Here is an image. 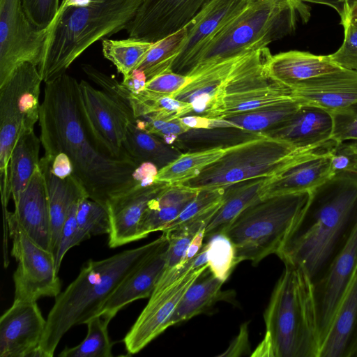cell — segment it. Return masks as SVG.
Wrapping results in <instances>:
<instances>
[{"instance_id":"1","label":"cell","mask_w":357,"mask_h":357,"mask_svg":"<svg viewBox=\"0 0 357 357\" xmlns=\"http://www.w3.org/2000/svg\"><path fill=\"white\" fill-rule=\"evenodd\" d=\"M78 86L66 73L45 83L39 113L40 139L44 155L66 153L88 197L107 206L132 186V174L139 164L111 158L97 149L80 116Z\"/></svg>"},{"instance_id":"2","label":"cell","mask_w":357,"mask_h":357,"mask_svg":"<svg viewBox=\"0 0 357 357\" xmlns=\"http://www.w3.org/2000/svg\"><path fill=\"white\" fill-rule=\"evenodd\" d=\"M357 218V176L337 174L317 187L294 233L277 255L314 281L323 272Z\"/></svg>"},{"instance_id":"3","label":"cell","mask_w":357,"mask_h":357,"mask_svg":"<svg viewBox=\"0 0 357 357\" xmlns=\"http://www.w3.org/2000/svg\"><path fill=\"white\" fill-rule=\"evenodd\" d=\"M167 240L164 233L140 247L101 260H89L77 278L55 299L35 356L52 357L65 333L98 315L119 283Z\"/></svg>"},{"instance_id":"4","label":"cell","mask_w":357,"mask_h":357,"mask_svg":"<svg viewBox=\"0 0 357 357\" xmlns=\"http://www.w3.org/2000/svg\"><path fill=\"white\" fill-rule=\"evenodd\" d=\"M142 0H63L49 26L42 61L43 82L63 74L95 42L126 29Z\"/></svg>"},{"instance_id":"5","label":"cell","mask_w":357,"mask_h":357,"mask_svg":"<svg viewBox=\"0 0 357 357\" xmlns=\"http://www.w3.org/2000/svg\"><path fill=\"white\" fill-rule=\"evenodd\" d=\"M284 266L264 313V337L251 356L319 357L314 281L300 267Z\"/></svg>"},{"instance_id":"6","label":"cell","mask_w":357,"mask_h":357,"mask_svg":"<svg viewBox=\"0 0 357 357\" xmlns=\"http://www.w3.org/2000/svg\"><path fill=\"white\" fill-rule=\"evenodd\" d=\"M310 17V8L303 0H252L201 51L188 76L213 63L266 47L293 33L298 20L306 23Z\"/></svg>"},{"instance_id":"7","label":"cell","mask_w":357,"mask_h":357,"mask_svg":"<svg viewBox=\"0 0 357 357\" xmlns=\"http://www.w3.org/2000/svg\"><path fill=\"white\" fill-rule=\"evenodd\" d=\"M312 191L261 199L242 211L225 233L232 241L238 264H257L278 255L296 229Z\"/></svg>"},{"instance_id":"8","label":"cell","mask_w":357,"mask_h":357,"mask_svg":"<svg viewBox=\"0 0 357 357\" xmlns=\"http://www.w3.org/2000/svg\"><path fill=\"white\" fill-rule=\"evenodd\" d=\"M310 150L261 136L231 146L197 176L182 184L197 190L226 189L243 181L272 177Z\"/></svg>"},{"instance_id":"9","label":"cell","mask_w":357,"mask_h":357,"mask_svg":"<svg viewBox=\"0 0 357 357\" xmlns=\"http://www.w3.org/2000/svg\"><path fill=\"white\" fill-rule=\"evenodd\" d=\"M42 82L38 66L26 62L0 86V188L3 202L11 197L9 162L14 146L22 134L34 130L39 120Z\"/></svg>"},{"instance_id":"10","label":"cell","mask_w":357,"mask_h":357,"mask_svg":"<svg viewBox=\"0 0 357 357\" xmlns=\"http://www.w3.org/2000/svg\"><path fill=\"white\" fill-rule=\"evenodd\" d=\"M271 56L266 47L248 53L239 60L227 82L217 119L295 100L292 89L269 75L268 63Z\"/></svg>"},{"instance_id":"11","label":"cell","mask_w":357,"mask_h":357,"mask_svg":"<svg viewBox=\"0 0 357 357\" xmlns=\"http://www.w3.org/2000/svg\"><path fill=\"white\" fill-rule=\"evenodd\" d=\"M4 235L12 241L11 255L17 268L13 273L14 300L37 301L42 297H56L61 281L54 254L40 247L24 231L13 212L3 218Z\"/></svg>"},{"instance_id":"12","label":"cell","mask_w":357,"mask_h":357,"mask_svg":"<svg viewBox=\"0 0 357 357\" xmlns=\"http://www.w3.org/2000/svg\"><path fill=\"white\" fill-rule=\"evenodd\" d=\"M78 105L85 129L97 149L113 158L131 159L124 148L131 121L123 107L84 80L79 82Z\"/></svg>"},{"instance_id":"13","label":"cell","mask_w":357,"mask_h":357,"mask_svg":"<svg viewBox=\"0 0 357 357\" xmlns=\"http://www.w3.org/2000/svg\"><path fill=\"white\" fill-rule=\"evenodd\" d=\"M48 31L30 22L22 0H0V86L20 65H40Z\"/></svg>"},{"instance_id":"14","label":"cell","mask_w":357,"mask_h":357,"mask_svg":"<svg viewBox=\"0 0 357 357\" xmlns=\"http://www.w3.org/2000/svg\"><path fill=\"white\" fill-rule=\"evenodd\" d=\"M356 266L357 218L323 272L314 280L321 344Z\"/></svg>"},{"instance_id":"15","label":"cell","mask_w":357,"mask_h":357,"mask_svg":"<svg viewBox=\"0 0 357 357\" xmlns=\"http://www.w3.org/2000/svg\"><path fill=\"white\" fill-rule=\"evenodd\" d=\"M211 0H142L126 29L130 38L155 43L185 27Z\"/></svg>"},{"instance_id":"16","label":"cell","mask_w":357,"mask_h":357,"mask_svg":"<svg viewBox=\"0 0 357 357\" xmlns=\"http://www.w3.org/2000/svg\"><path fill=\"white\" fill-rule=\"evenodd\" d=\"M207 268L208 264L193 268L175 283L150 296L148 303L123 339L129 354L139 352L168 328V321L181 298Z\"/></svg>"},{"instance_id":"17","label":"cell","mask_w":357,"mask_h":357,"mask_svg":"<svg viewBox=\"0 0 357 357\" xmlns=\"http://www.w3.org/2000/svg\"><path fill=\"white\" fill-rule=\"evenodd\" d=\"M252 0H211L185 26L186 36L172 68L188 75L192 65L205 46Z\"/></svg>"},{"instance_id":"18","label":"cell","mask_w":357,"mask_h":357,"mask_svg":"<svg viewBox=\"0 0 357 357\" xmlns=\"http://www.w3.org/2000/svg\"><path fill=\"white\" fill-rule=\"evenodd\" d=\"M45 326L36 301L14 300L0 318V356L35 357Z\"/></svg>"},{"instance_id":"19","label":"cell","mask_w":357,"mask_h":357,"mask_svg":"<svg viewBox=\"0 0 357 357\" xmlns=\"http://www.w3.org/2000/svg\"><path fill=\"white\" fill-rule=\"evenodd\" d=\"M244 55L213 63L195 71L189 75L188 83L171 97L190 104L192 110L189 115L217 119L229 79Z\"/></svg>"},{"instance_id":"20","label":"cell","mask_w":357,"mask_h":357,"mask_svg":"<svg viewBox=\"0 0 357 357\" xmlns=\"http://www.w3.org/2000/svg\"><path fill=\"white\" fill-rule=\"evenodd\" d=\"M329 143L308 151L278 174L266 178L260 192L261 199L269 197L312 191L331 178Z\"/></svg>"},{"instance_id":"21","label":"cell","mask_w":357,"mask_h":357,"mask_svg":"<svg viewBox=\"0 0 357 357\" xmlns=\"http://www.w3.org/2000/svg\"><path fill=\"white\" fill-rule=\"evenodd\" d=\"M294 98L333 112L357 102V71L340 66L292 89Z\"/></svg>"},{"instance_id":"22","label":"cell","mask_w":357,"mask_h":357,"mask_svg":"<svg viewBox=\"0 0 357 357\" xmlns=\"http://www.w3.org/2000/svg\"><path fill=\"white\" fill-rule=\"evenodd\" d=\"M167 248V238L119 283L105 301L98 314L111 321L128 304L150 298L165 271Z\"/></svg>"},{"instance_id":"23","label":"cell","mask_w":357,"mask_h":357,"mask_svg":"<svg viewBox=\"0 0 357 357\" xmlns=\"http://www.w3.org/2000/svg\"><path fill=\"white\" fill-rule=\"evenodd\" d=\"M167 184L156 182L150 186H140L133 183L128 190L107 203L111 224L109 248L139 240V226L148 204Z\"/></svg>"},{"instance_id":"24","label":"cell","mask_w":357,"mask_h":357,"mask_svg":"<svg viewBox=\"0 0 357 357\" xmlns=\"http://www.w3.org/2000/svg\"><path fill=\"white\" fill-rule=\"evenodd\" d=\"M333 129L330 112L301 104L291 118L263 135L285 142L299 150H309L329 143Z\"/></svg>"},{"instance_id":"25","label":"cell","mask_w":357,"mask_h":357,"mask_svg":"<svg viewBox=\"0 0 357 357\" xmlns=\"http://www.w3.org/2000/svg\"><path fill=\"white\" fill-rule=\"evenodd\" d=\"M13 212L24 231L40 247L51 252V219L45 181L40 166L14 203Z\"/></svg>"},{"instance_id":"26","label":"cell","mask_w":357,"mask_h":357,"mask_svg":"<svg viewBox=\"0 0 357 357\" xmlns=\"http://www.w3.org/2000/svg\"><path fill=\"white\" fill-rule=\"evenodd\" d=\"M319 357H357V266L321 342Z\"/></svg>"},{"instance_id":"27","label":"cell","mask_w":357,"mask_h":357,"mask_svg":"<svg viewBox=\"0 0 357 357\" xmlns=\"http://www.w3.org/2000/svg\"><path fill=\"white\" fill-rule=\"evenodd\" d=\"M39 166L45 181L51 219V252L54 256L62 226L70 208L82 199L89 197L74 174L65 179L56 176L45 156L40 158Z\"/></svg>"},{"instance_id":"28","label":"cell","mask_w":357,"mask_h":357,"mask_svg":"<svg viewBox=\"0 0 357 357\" xmlns=\"http://www.w3.org/2000/svg\"><path fill=\"white\" fill-rule=\"evenodd\" d=\"M340 67L328 55H316L298 50L272 55L268 63L271 77L291 89Z\"/></svg>"},{"instance_id":"29","label":"cell","mask_w":357,"mask_h":357,"mask_svg":"<svg viewBox=\"0 0 357 357\" xmlns=\"http://www.w3.org/2000/svg\"><path fill=\"white\" fill-rule=\"evenodd\" d=\"M199 190L184 184H167L150 200L141 219L139 239L163 229L183 211Z\"/></svg>"},{"instance_id":"30","label":"cell","mask_w":357,"mask_h":357,"mask_svg":"<svg viewBox=\"0 0 357 357\" xmlns=\"http://www.w3.org/2000/svg\"><path fill=\"white\" fill-rule=\"evenodd\" d=\"M207 268L189 287L168 321L167 326L187 321L208 310L218 301L227 300L231 295L222 291L223 282Z\"/></svg>"},{"instance_id":"31","label":"cell","mask_w":357,"mask_h":357,"mask_svg":"<svg viewBox=\"0 0 357 357\" xmlns=\"http://www.w3.org/2000/svg\"><path fill=\"white\" fill-rule=\"evenodd\" d=\"M266 178L248 180L226 188L222 205L205 228V239L225 232L242 211L260 200V192Z\"/></svg>"},{"instance_id":"32","label":"cell","mask_w":357,"mask_h":357,"mask_svg":"<svg viewBox=\"0 0 357 357\" xmlns=\"http://www.w3.org/2000/svg\"><path fill=\"white\" fill-rule=\"evenodd\" d=\"M41 141L34 130L22 134L16 142L9 162V185L15 203L39 166Z\"/></svg>"},{"instance_id":"33","label":"cell","mask_w":357,"mask_h":357,"mask_svg":"<svg viewBox=\"0 0 357 357\" xmlns=\"http://www.w3.org/2000/svg\"><path fill=\"white\" fill-rule=\"evenodd\" d=\"M124 148L128 156L138 164L150 162L159 169L182 153L176 146L138 128L135 122H130L128 126Z\"/></svg>"},{"instance_id":"34","label":"cell","mask_w":357,"mask_h":357,"mask_svg":"<svg viewBox=\"0 0 357 357\" xmlns=\"http://www.w3.org/2000/svg\"><path fill=\"white\" fill-rule=\"evenodd\" d=\"M264 136L238 128L190 129L178 136L173 146L181 153L227 148Z\"/></svg>"},{"instance_id":"35","label":"cell","mask_w":357,"mask_h":357,"mask_svg":"<svg viewBox=\"0 0 357 357\" xmlns=\"http://www.w3.org/2000/svg\"><path fill=\"white\" fill-rule=\"evenodd\" d=\"M231 147L182 153L177 158L158 170L155 181L167 184L184 183L197 176L204 169L220 159Z\"/></svg>"},{"instance_id":"36","label":"cell","mask_w":357,"mask_h":357,"mask_svg":"<svg viewBox=\"0 0 357 357\" xmlns=\"http://www.w3.org/2000/svg\"><path fill=\"white\" fill-rule=\"evenodd\" d=\"M128 103L134 117L144 119L173 120L189 115L190 104L169 96L142 91L137 93L129 91Z\"/></svg>"},{"instance_id":"37","label":"cell","mask_w":357,"mask_h":357,"mask_svg":"<svg viewBox=\"0 0 357 357\" xmlns=\"http://www.w3.org/2000/svg\"><path fill=\"white\" fill-rule=\"evenodd\" d=\"M301 105L294 100L229 116L224 119L232 122L238 128L263 135L287 121L295 114Z\"/></svg>"},{"instance_id":"38","label":"cell","mask_w":357,"mask_h":357,"mask_svg":"<svg viewBox=\"0 0 357 357\" xmlns=\"http://www.w3.org/2000/svg\"><path fill=\"white\" fill-rule=\"evenodd\" d=\"M153 44L130 37L123 40L104 39L102 54L126 77L140 64Z\"/></svg>"},{"instance_id":"39","label":"cell","mask_w":357,"mask_h":357,"mask_svg":"<svg viewBox=\"0 0 357 357\" xmlns=\"http://www.w3.org/2000/svg\"><path fill=\"white\" fill-rule=\"evenodd\" d=\"M186 27L153 43L136 69L142 70L147 81L162 73L172 71L173 63L186 36Z\"/></svg>"},{"instance_id":"40","label":"cell","mask_w":357,"mask_h":357,"mask_svg":"<svg viewBox=\"0 0 357 357\" xmlns=\"http://www.w3.org/2000/svg\"><path fill=\"white\" fill-rule=\"evenodd\" d=\"M110 320L96 315L85 324L87 333L85 338L73 347H65L59 354L60 357H111L112 343L109 339L107 326Z\"/></svg>"},{"instance_id":"41","label":"cell","mask_w":357,"mask_h":357,"mask_svg":"<svg viewBox=\"0 0 357 357\" xmlns=\"http://www.w3.org/2000/svg\"><path fill=\"white\" fill-rule=\"evenodd\" d=\"M77 233L74 246L92 236L109 234L110 217L106 206L89 197L81 199L76 211Z\"/></svg>"},{"instance_id":"42","label":"cell","mask_w":357,"mask_h":357,"mask_svg":"<svg viewBox=\"0 0 357 357\" xmlns=\"http://www.w3.org/2000/svg\"><path fill=\"white\" fill-rule=\"evenodd\" d=\"M207 240L204 247L208 270L225 282L238 264L235 247L225 233L215 234Z\"/></svg>"},{"instance_id":"43","label":"cell","mask_w":357,"mask_h":357,"mask_svg":"<svg viewBox=\"0 0 357 357\" xmlns=\"http://www.w3.org/2000/svg\"><path fill=\"white\" fill-rule=\"evenodd\" d=\"M213 215L204 216L184 222L179 226L162 231L168 240L167 261L165 271L181 263L194 236L206 228Z\"/></svg>"},{"instance_id":"44","label":"cell","mask_w":357,"mask_h":357,"mask_svg":"<svg viewBox=\"0 0 357 357\" xmlns=\"http://www.w3.org/2000/svg\"><path fill=\"white\" fill-rule=\"evenodd\" d=\"M340 20L344 29L343 43L335 52L328 56L339 66L357 71V26L344 16Z\"/></svg>"},{"instance_id":"45","label":"cell","mask_w":357,"mask_h":357,"mask_svg":"<svg viewBox=\"0 0 357 357\" xmlns=\"http://www.w3.org/2000/svg\"><path fill=\"white\" fill-rule=\"evenodd\" d=\"M331 113L333 121L331 139L336 143H357V102Z\"/></svg>"},{"instance_id":"46","label":"cell","mask_w":357,"mask_h":357,"mask_svg":"<svg viewBox=\"0 0 357 357\" xmlns=\"http://www.w3.org/2000/svg\"><path fill=\"white\" fill-rule=\"evenodd\" d=\"M59 0H22L23 10L30 22L38 29H47L59 9Z\"/></svg>"},{"instance_id":"47","label":"cell","mask_w":357,"mask_h":357,"mask_svg":"<svg viewBox=\"0 0 357 357\" xmlns=\"http://www.w3.org/2000/svg\"><path fill=\"white\" fill-rule=\"evenodd\" d=\"M138 128L153 134L169 145H174L178 135L190 130L179 119L173 120L137 119Z\"/></svg>"},{"instance_id":"48","label":"cell","mask_w":357,"mask_h":357,"mask_svg":"<svg viewBox=\"0 0 357 357\" xmlns=\"http://www.w3.org/2000/svg\"><path fill=\"white\" fill-rule=\"evenodd\" d=\"M331 178L342 173H350L354 164L356 146L354 142H335L328 149Z\"/></svg>"},{"instance_id":"49","label":"cell","mask_w":357,"mask_h":357,"mask_svg":"<svg viewBox=\"0 0 357 357\" xmlns=\"http://www.w3.org/2000/svg\"><path fill=\"white\" fill-rule=\"evenodd\" d=\"M189 79V76L169 71L148 80L143 91L172 96L182 89Z\"/></svg>"},{"instance_id":"50","label":"cell","mask_w":357,"mask_h":357,"mask_svg":"<svg viewBox=\"0 0 357 357\" xmlns=\"http://www.w3.org/2000/svg\"><path fill=\"white\" fill-rule=\"evenodd\" d=\"M78 203L79 202L72 206L61 228L57 248L54 253L56 268L58 272L65 255L74 247L77 233L76 211Z\"/></svg>"},{"instance_id":"51","label":"cell","mask_w":357,"mask_h":357,"mask_svg":"<svg viewBox=\"0 0 357 357\" xmlns=\"http://www.w3.org/2000/svg\"><path fill=\"white\" fill-rule=\"evenodd\" d=\"M158 167L150 162L140 163L134 170L132 181L135 185L150 186L156 183L155 178L158 173Z\"/></svg>"},{"instance_id":"52","label":"cell","mask_w":357,"mask_h":357,"mask_svg":"<svg viewBox=\"0 0 357 357\" xmlns=\"http://www.w3.org/2000/svg\"><path fill=\"white\" fill-rule=\"evenodd\" d=\"M45 157L49 160L52 172L58 178L65 179L74 174L73 164L66 153L60 152Z\"/></svg>"},{"instance_id":"53","label":"cell","mask_w":357,"mask_h":357,"mask_svg":"<svg viewBox=\"0 0 357 357\" xmlns=\"http://www.w3.org/2000/svg\"><path fill=\"white\" fill-rule=\"evenodd\" d=\"M250 351L248 324L241 326L239 333L226 351L220 356H238Z\"/></svg>"},{"instance_id":"54","label":"cell","mask_w":357,"mask_h":357,"mask_svg":"<svg viewBox=\"0 0 357 357\" xmlns=\"http://www.w3.org/2000/svg\"><path fill=\"white\" fill-rule=\"evenodd\" d=\"M146 82L145 74L142 70L135 69L128 77H123L121 83L130 92L137 93L144 90Z\"/></svg>"},{"instance_id":"55","label":"cell","mask_w":357,"mask_h":357,"mask_svg":"<svg viewBox=\"0 0 357 357\" xmlns=\"http://www.w3.org/2000/svg\"><path fill=\"white\" fill-rule=\"evenodd\" d=\"M180 121L190 129L212 128V119L197 115H186L179 118Z\"/></svg>"},{"instance_id":"56","label":"cell","mask_w":357,"mask_h":357,"mask_svg":"<svg viewBox=\"0 0 357 357\" xmlns=\"http://www.w3.org/2000/svg\"><path fill=\"white\" fill-rule=\"evenodd\" d=\"M204 239H205V228L202 229L192 238L183 261L192 259L196 257L204 245Z\"/></svg>"},{"instance_id":"57","label":"cell","mask_w":357,"mask_h":357,"mask_svg":"<svg viewBox=\"0 0 357 357\" xmlns=\"http://www.w3.org/2000/svg\"><path fill=\"white\" fill-rule=\"evenodd\" d=\"M305 2L322 4L334 9L339 15H341L344 7L349 5L355 0H303Z\"/></svg>"},{"instance_id":"58","label":"cell","mask_w":357,"mask_h":357,"mask_svg":"<svg viewBox=\"0 0 357 357\" xmlns=\"http://www.w3.org/2000/svg\"><path fill=\"white\" fill-rule=\"evenodd\" d=\"M347 17L354 24L357 26V0L349 5H346L340 17Z\"/></svg>"},{"instance_id":"59","label":"cell","mask_w":357,"mask_h":357,"mask_svg":"<svg viewBox=\"0 0 357 357\" xmlns=\"http://www.w3.org/2000/svg\"><path fill=\"white\" fill-rule=\"evenodd\" d=\"M356 146V154L355 158L354 164L353 165L352 169L351 171V174H353L356 176H357V143H355Z\"/></svg>"}]
</instances>
